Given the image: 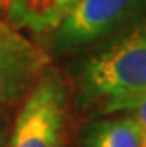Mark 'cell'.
Returning <instances> with one entry per match:
<instances>
[{
    "label": "cell",
    "instance_id": "cell-6",
    "mask_svg": "<svg viewBox=\"0 0 146 147\" xmlns=\"http://www.w3.org/2000/svg\"><path fill=\"white\" fill-rule=\"evenodd\" d=\"M85 147H143V133L130 116L106 117L86 128Z\"/></svg>",
    "mask_w": 146,
    "mask_h": 147
},
{
    "label": "cell",
    "instance_id": "cell-2",
    "mask_svg": "<svg viewBox=\"0 0 146 147\" xmlns=\"http://www.w3.org/2000/svg\"><path fill=\"white\" fill-rule=\"evenodd\" d=\"M69 89L62 76L46 70L27 95L7 147H62Z\"/></svg>",
    "mask_w": 146,
    "mask_h": 147
},
{
    "label": "cell",
    "instance_id": "cell-10",
    "mask_svg": "<svg viewBox=\"0 0 146 147\" xmlns=\"http://www.w3.org/2000/svg\"><path fill=\"white\" fill-rule=\"evenodd\" d=\"M143 147H146V138H143Z\"/></svg>",
    "mask_w": 146,
    "mask_h": 147
},
{
    "label": "cell",
    "instance_id": "cell-7",
    "mask_svg": "<svg viewBox=\"0 0 146 147\" xmlns=\"http://www.w3.org/2000/svg\"><path fill=\"white\" fill-rule=\"evenodd\" d=\"M127 114L130 116L137 126L141 128V133H143V138H146V93L141 95V96H136L129 102L121 103L113 114Z\"/></svg>",
    "mask_w": 146,
    "mask_h": 147
},
{
    "label": "cell",
    "instance_id": "cell-5",
    "mask_svg": "<svg viewBox=\"0 0 146 147\" xmlns=\"http://www.w3.org/2000/svg\"><path fill=\"white\" fill-rule=\"evenodd\" d=\"M79 0H5L7 21L18 30L49 33L58 28Z\"/></svg>",
    "mask_w": 146,
    "mask_h": 147
},
{
    "label": "cell",
    "instance_id": "cell-4",
    "mask_svg": "<svg viewBox=\"0 0 146 147\" xmlns=\"http://www.w3.org/2000/svg\"><path fill=\"white\" fill-rule=\"evenodd\" d=\"M49 56L9 21L0 20V103H16L48 70Z\"/></svg>",
    "mask_w": 146,
    "mask_h": 147
},
{
    "label": "cell",
    "instance_id": "cell-9",
    "mask_svg": "<svg viewBox=\"0 0 146 147\" xmlns=\"http://www.w3.org/2000/svg\"><path fill=\"white\" fill-rule=\"evenodd\" d=\"M0 147H4V137H2V126H0Z\"/></svg>",
    "mask_w": 146,
    "mask_h": 147
},
{
    "label": "cell",
    "instance_id": "cell-3",
    "mask_svg": "<svg viewBox=\"0 0 146 147\" xmlns=\"http://www.w3.org/2000/svg\"><path fill=\"white\" fill-rule=\"evenodd\" d=\"M146 20V0H79L55 30L58 53L92 46Z\"/></svg>",
    "mask_w": 146,
    "mask_h": 147
},
{
    "label": "cell",
    "instance_id": "cell-8",
    "mask_svg": "<svg viewBox=\"0 0 146 147\" xmlns=\"http://www.w3.org/2000/svg\"><path fill=\"white\" fill-rule=\"evenodd\" d=\"M5 9V0H0V20H2V11Z\"/></svg>",
    "mask_w": 146,
    "mask_h": 147
},
{
    "label": "cell",
    "instance_id": "cell-1",
    "mask_svg": "<svg viewBox=\"0 0 146 147\" xmlns=\"http://www.w3.org/2000/svg\"><path fill=\"white\" fill-rule=\"evenodd\" d=\"M79 93L85 103L109 116L136 96L146 93V20L120 39L83 61Z\"/></svg>",
    "mask_w": 146,
    "mask_h": 147
}]
</instances>
